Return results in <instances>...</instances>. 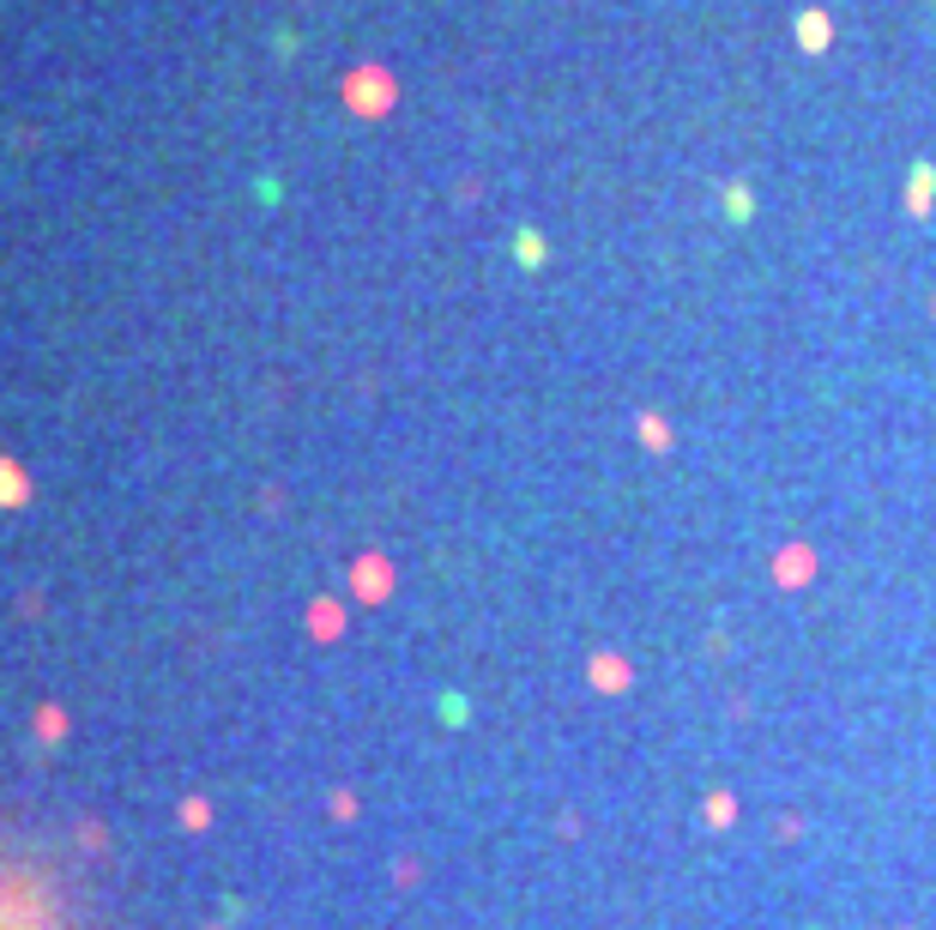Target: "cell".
Returning a JSON list of instances; mask_svg holds the SVG:
<instances>
[{
  "label": "cell",
  "instance_id": "cell-9",
  "mask_svg": "<svg viewBox=\"0 0 936 930\" xmlns=\"http://www.w3.org/2000/svg\"><path fill=\"white\" fill-rule=\"evenodd\" d=\"M333 816H338V822H345V816H357V798H351V792H333Z\"/></svg>",
  "mask_w": 936,
  "mask_h": 930
},
{
  "label": "cell",
  "instance_id": "cell-2",
  "mask_svg": "<svg viewBox=\"0 0 936 930\" xmlns=\"http://www.w3.org/2000/svg\"><path fill=\"white\" fill-rule=\"evenodd\" d=\"M351 587H357V599H369V604H381L387 599V587H393V575H387V563L381 556H363V563L351 568Z\"/></svg>",
  "mask_w": 936,
  "mask_h": 930
},
{
  "label": "cell",
  "instance_id": "cell-5",
  "mask_svg": "<svg viewBox=\"0 0 936 930\" xmlns=\"http://www.w3.org/2000/svg\"><path fill=\"white\" fill-rule=\"evenodd\" d=\"M182 828H188V834H206V828H212V804L206 798H182Z\"/></svg>",
  "mask_w": 936,
  "mask_h": 930
},
{
  "label": "cell",
  "instance_id": "cell-8",
  "mask_svg": "<svg viewBox=\"0 0 936 930\" xmlns=\"http://www.w3.org/2000/svg\"><path fill=\"white\" fill-rule=\"evenodd\" d=\"M79 846H85V852H104V828L85 822V828H79Z\"/></svg>",
  "mask_w": 936,
  "mask_h": 930
},
{
  "label": "cell",
  "instance_id": "cell-1",
  "mask_svg": "<svg viewBox=\"0 0 936 930\" xmlns=\"http://www.w3.org/2000/svg\"><path fill=\"white\" fill-rule=\"evenodd\" d=\"M67 732H73V720H67V708H61V701H43V708L31 713V737H37L43 749H55Z\"/></svg>",
  "mask_w": 936,
  "mask_h": 930
},
{
  "label": "cell",
  "instance_id": "cell-4",
  "mask_svg": "<svg viewBox=\"0 0 936 930\" xmlns=\"http://www.w3.org/2000/svg\"><path fill=\"white\" fill-rule=\"evenodd\" d=\"M338 629H345V611L326 604V599H314L309 604V635H314V641H338Z\"/></svg>",
  "mask_w": 936,
  "mask_h": 930
},
{
  "label": "cell",
  "instance_id": "cell-7",
  "mask_svg": "<svg viewBox=\"0 0 936 930\" xmlns=\"http://www.w3.org/2000/svg\"><path fill=\"white\" fill-rule=\"evenodd\" d=\"M599 677H604V683H623V677H628V671H623V665H616V659H592V683H599Z\"/></svg>",
  "mask_w": 936,
  "mask_h": 930
},
{
  "label": "cell",
  "instance_id": "cell-6",
  "mask_svg": "<svg viewBox=\"0 0 936 930\" xmlns=\"http://www.w3.org/2000/svg\"><path fill=\"white\" fill-rule=\"evenodd\" d=\"M435 713H442V725H466V695H442V701H435Z\"/></svg>",
  "mask_w": 936,
  "mask_h": 930
},
{
  "label": "cell",
  "instance_id": "cell-3",
  "mask_svg": "<svg viewBox=\"0 0 936 930\" xmlns=\"http://www.w3.org/2000/svg\"><path fill=\"white\" fill-rule=\"evenodd\" d=\"M31 502V478L13 454H0V508H25Z\"/></svg>",
  "mask_w": 936,
  "mask_h": 930
}]
</instances>
